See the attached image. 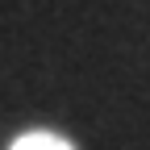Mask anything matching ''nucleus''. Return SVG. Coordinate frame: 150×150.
<instances>
[{"label": "nucleus", "instance_id": "nucleus-1", "mask_svg": "<svg viewBox=\"0 0 150 150\" xmlns=\"http://www.w3.org/2000/svg\"><path fill=\"white\" fill-rule=\"evenodd\" d=\"M13 150H71L63 138H54V134H29V138H21Z\"/></svg>", "mask_w": 150, "mask_h": 150}]
</instances>
